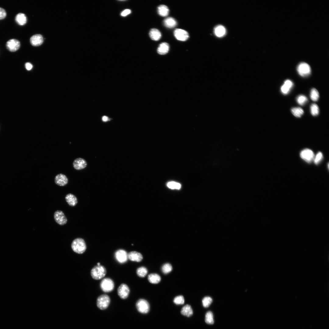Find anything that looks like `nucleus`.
<instances>
[{"label":"nucleus","instance_id":"1","mask_svg":"<svg viewBox=\"0 0 329 329\" xmlns=\"http://www.w3.org/2000/svg\"><path fill=\"white\" fill-rule=\"evenodd\" d=\"M71 247L74 252L79 254H81L85 251L87 247L84 240L79 238L73 241L71 244Z\"/></svg>","mask_w":329,"mask_h":329},{"label":"nucleus","instance_id":"2","mask_svg":"<svg viewBox=\"0 0 329 329\" xmlns=\"http://www.w3.org/2000/svg\"><path fill=\"white\" fill-rule=\"evenodd\" d=\"M106 273V268L101 265L95 266L92 268L90 272L92 277L96 280H99L104 278Z\"/></svg>","mask_w":329,"mask_h":329},{"label":"nucleus","instance_id":"3","mask_svg":"<svg viewBox=\"0 0 329 329\" xmlns=\"http://www.w3.org/2000/svg\"><path fill=\"white\" fill-rule=\"evenodd\" d=\"M115 284L113 281L109 278L103 279L101 281L100 287L104 292H111L114 289Z\"/></svg>","mask_w":329,"mask_h":329},{"label":"nucleus","instance_id":"4","mask_svg":"<svg viewBox=\"0 0 329 329\" xmlns=\"http://www.w3.org/2000/svg\"><path fill=\"white\" fill-rule=\"evenodd\" d=\"M110 302V299L108 295L105 294L101 295L97 298V305L101 310L106 309L108 306Z\"/></svg>","mask_w":329,"mask_h":329},{"label":"nucleus","instance_id":"5","mask_svg":"<svg viewBox=\"0 0 329 329\" xmlns=\"http://www.w3.org/2000/svg\"><path fill=\"white\" fill-rule=\"evenodd\" d=\"M136 306L138 311L142 313H147L150 310L148 302L144 299H140L136 302Z\"/></svg>","mask_w":329,"mask_h":329},{"label":"nucleus","instance_id":"6","mask_svg":"<svg viewBox=\"0 0 329 329\" xmlns=\"http://www.w3.org/2000/svg\"><path fill=\"white\" fill-rule=\"evenodd\" d=\"M297 71L300 75L302 77H307L311 73L310 66L307 63L302 62L298 66Z\"/></svg>","mask_w":329,"mask_h":329},{"label":"nucleus","instance_id":"7","mask_svg":"<svg viewBox=\"0 0 329 329\" xmlns=\"http://www.w3.org/2000/svg\"><path fill=\"white\" fill-rule=\"evenodd\" d=\"M54 218L55 221L60 225L66 224L67 219L63 212L60 210H57L54 214Z\"/></svg>","mask_w":329,"mask_h":329},{"label":"nucleus","instance_id":"8","mask_svg":"<svg viewBox=\"0 0 329 329\" xmlns=\"http://www.w3.org/2000/svg\"><path fill=\"white\" fill-rule=\"evenodd\" d=\"M115 257L119 263L123 264L127 262L128 259V253L125 250L119 249L115 251Z\"/></svg>","mask_w":329,"mask_h":329},{"label":"nucleus","instance_id":"9","mask_svg":"<svg viewBox=\"0 0 329 329\" xmlns=\"http://www.w3.org/2000/svg\"><path fill=\"white\" fill-rule=\"evenodd\" d=\"M301 157L308 163H310L314 160V155L313 152L310 149H305L300 153Z\"/></svg>","mask_w":329,"mask_h":329},{"label":"nucleus","instance_id":"10","mask_svg":"<svg viewBox=\"0 0 329 329\" xmlns=\"http://www.w3.org/2000/svg\"><path fill=\"white\" fill-rule=\"evenodd\" d=\"M129 292L130 289L129 287L124 283L121 284L117 289L118 295L122 299H126L129 295Z\"/></svg>","mask_w":329,"mask_h":329},{"label":"nucleus","instance_id":"11","mask_svg":"<svg viewBox=\"0 0 329 329\" xmlns=\"http://www.w3.org/2000/svg\"><path fill=\"white\" fill-rule=\"evenodd\" d=\"M175 37L178 40L185 41L189 37L188 33L186 30L180 29H176L174 32Z\"/></svg>","mask_w":329,"mask_h":329},{"label":"nucleus","instance_id":"12","mask_svg":"<svg viewBox=\"0 0 329 329\" xmlns=\"http://www.w3.org/2000/svg\"><path fill=\"white\" fill-rule=\"evenodd\" d=\"M20 43L18 40L12 39L9 40L6 43V47L7 49L11 52L17 51L19 48Z\"/></svg>","mask_w":329,"mask_h":329},{"label":"nucleus","instance_id":"13","mask_svg":"<svg viewBox=\"0 0 329 329\" xmlns=\"http://www.w3.org/2000/svg\"><path fill=\"white\" fill-rule=\"evenodd\" d=\"M54 181L55 183L57 185L60 186H64L68 184V179L65 175L61 173L58 174L55 176V178Z\"/></svg>","mask_w":329,"mask_h":329},{"label":"nucleus","instance_id":"14","mask_svg":"<svg viewBox=\"0 0 329 329\" xmlns=\"http://www.w3.org/2000/svg\"><path fill=\"white\" fill-rule=\"evenodd\" d=\"M73 165L74 169L76 170H81L86 167L87 165L86 161L81 158H76L74 161Z\"/></svg>","mask_w":329,"mask_h":329},{"label":"nucleus","instance_id":"15","mask_svg":"<svg viewBox=\"0 0 329 329\" xmlns=\"http://www.w3.org/2000/svg\"><path fill=\"white\" fill-rule=\"evenodd\" d=\"M128 259L131 261L136 262H140L143 259V256L140 253L132 251L128 253Z\"/></svg>","mask_w":329,"mask_h":329},{"label":"nucleus","instance_id":"16","mask_svg":"<svg viewBox=\"0 0 329 329\" xmlns=\"http://www.w3.org/2000/svg\"><path fill=\"white\" fill-rule=\"evenodd\" d=\"M43 41L42 36L40 34H36L33 35L30 39L31 44L34 46L40 45L43 43Z\"/></svg>","mask_w":329,"mask_h":329},{"label":"nucleus","instance_id":"17","mask_svg":"<svg viewBox=\"0 0 329 329\" xmlns=\"http://www.w3.org/2000/svg\"><path fill=\"white\" fill-rule=\"evenodd\" d=\"M65 199L67 203L70 206L74 207L78 203L76 197L72 194L69 193L67 194Z\"/></svg>","mask_w":329,"mask_h":329},{"label":"nucleus","instance_id":"18","mask_svg":"<svg viewBox=\"0 0 329 329\" xmlns=\"http://www.w3.org/2000/svg\"><path fill=\"white\" fill-rule=\"evenodd\" d=\"M293 85V83L291 80H286L284 82V84L281 87V92L284 94H287L289 92Z\"/></svg>","mask_w":329,"mask_h":329},{"label":"nucleus","instance_id":"19","mask_svg":"<svg viewBox=\"0 0 329 329\" xmlns=\"http://www.w3.org/2000/svg\"><path fill=\"white\" fill-rule=\"evenodd\" d=\"M149 35L150 38L154 41L159 40L161 37L160 32L157 29L153 28L149 32Z\"/></svg>","mask_w":329,"mask_h":329},{"label":"nucleus","instance_id":"20","mask_svg":"<svg viewBox=\"0 0 329 329\" xmlns=\"http://www.w3.org/2000/svg\"><path fill=\"white\" fill-rule=\"evenodd\" d=\"M169 48V45L168 43L163 42L159 45L157 49V52L160 55H165L168 52Z\"/></svg>","mask_w":329,"mask_h":329},{"label":"nucleus","instance_id":"21","mask_svg":"<svg viewBox=\"0 0 329 329\" xmlns=\"http://www.w3.org/2000/svg\"><path fill=\"white\" fill-rule=\"evenodd\" d=\"M164 25L166 27L172 28L174 27L177 25V22L173 18L168 17L166 18L163 21Z\"/></svg>","mask_w":329,"mask_h":329},{"label":"nucleus","instance_id":"22","mask_svg":"<svg viewBox=\"0 0 329 329\" xmlns=\"http://www.w3.org/2000/svg\"><path fill=\"white\" fill-rule=\"evenodd\" d=\"M15 20L18 24L23 26L26 23L27 19L26 16L24 14L20 13L16 16Z\"/></svg>","mask_w":329,"mask_h":329},{"label":"nucleus","instance_id":"23","mask_svg":"<svg viewBox=\"0 0 329 329\" xmlns=\"http://www.w3.org/2000/svg\"><path fill=\"white\" fill-rule=\"evenodd\" d=\"M181 313L184 316L189 317L193 314V310L190 305L186 304L181 309Z\"/></svg>","mask_w":329,"mask_h":329},{"label":"nucleus","instance_id":"24","mask_svg":"<svg viewBox=\"0 0 329 329\" xmlns=\"http://www.w3.org/2000/svg\"><path fill=\"white\" fill-rule=\"evenodd\" d=\"M149 281L152 284H156L159 283L161 280L160 276L157 274L152 273L149 274L148 276Z\"/></svg>","mask_w":329,"mask_h":329},{"label":"nucleus","instance_id":"25","mask_svg":"<svg viewBox=\"0 0 329 329\" xmlns=\"http://www.w3.org/2000/svg\"><path fill=\"white\" fill-rule=\"evenodd\" d=\"M157 12L158 14L161 16H166L168 14L169 9L168 7L163 5H159L157 8Z\"/></svg>","mask_w":329,"mask_h":329},{"label":"nucleus","instance_id":"26","mask_svg":"<svg viewBox=\"0 0 329 329\" xmlns=\"http://www.w3.org/2000/svg\"><path fill=\"white\" fill-rule=\"evenodd\" d=\"M214 32L217 36L220 37L224 35L226 33V30L224 27L220 25L217 26L215 28Z\"/></svg>","mask_w":329,"mask_h":329},{"label":"nucleus","instance_id":"27","mask_svg":"<svg viewBox=\"0 0 329 329\" xmlns=\"http://www.w3.org/2000/svg\"><path fill=\"white\" fill-rule=\"evenodd\" d=\"M148 270L143 266L138 267L136 270V273L138 276L141 278L144 277L147 274Z\"/></svg>","mask_w":329,"mask_h":329},{"label":"nucleus","instance_id":"28","mask_svg":"<svg viewBox=\"0 0 329 329\" xmlns=\"http://www.w3.org/2000/svg\"><path fill=\"white\" fill-rule=\"evenodd\" d=\"M291 111L293 115L296 117H300L304 113L303 110L300 107L292 108Z\"/></svg>","mask_w":329,"mask_h":329},{"label":"nucleus","instance_id":"29","mask_svg":"<svg viewBox=\"0 0 329 329\" xmlns=\"http://www.w3.org/2000/svg\"><path fill=\"white\" fill-rule=\"evenodd\" d=\"M205 321L208 324H212L214 323L213 315L210 311L207 312L205 315Z\"/></svg>","mask_w":329,"mask_h":329},{"label":"nucleus","instance_id":"30","mask_svg":"<svg viewBox=\"0 0 329 329\" xmlns=\"http://www.w3.org/2000/svg\"><path fill=\"white\" fill-rule=\"evenodd\" d=\"M319 94L317 90L315 88H312L310 91V97L314 101H317L319 97Z\"/></svg>","mask_w":329,"mask_h":329},{"label":"nucleus","instance_id":"31","mask_svg":"<svg viewBox=\"0 0 329 329\" xmlns=\"http://www.w3.org/2000/svg\"><path fill=\"white\" fill-rule=\"evenodd\" d=\"M172 267L171 265L168 263L164 264L161 268L162 271L164 274L170 273L172 271Z\"/></svg>","mask_w":329,"mask_h":329},{"label":"nucleus","instance_id":"32","mask_svg":"<svg viewBox=\"0 0 329 329\" xmlns=\"http://www.w3.org/2000/svg\"><path fill=\"white\" fill-rule=\"evenodd\" d=\"M310 111L313 116L318 115L319 113V108L318 105L315 104H312L310 106Z\"/></svg>","mask_w":329,"mask_h":329},{"label":"nucleus","instance_id":"33","mask_svg":"<svg viewBox=\"0 0 329 329\" xmlns=\"http://www.w3.org/2000/svg\"><path fill=\"white\" fill-rule=\"evenodd\" d=\"M167 186L172 189H179L181 187V184L175 182H170L167 184Z\"/></svg>","mask_w":329,"mask_h":329},{"label":"nucleus","instance_id":"34","mask_svg":"<svg viewBox=\"0 0 329 329\" xmlns=\"http://www.w3.org/2000/svg\"><path fill=\"white\" fill-rule=\"evenodd\" d=\"M296 100L298 103L301 105L305 104L308 101L307 98L305 96L302 95L298 96Z\"/></svg>","mask_w":329,"mask_h":329},{"label":"nucleus","instance_id":"35","mask_svg":"<svg viewBox=\"0 0 329 329\" xmlns=\"http://www.w3.org/2000/svg\"><path fill=\"white\" fill-rule=\"evenodd\" d=\"M212 302V298L209 296L204 297L202 300V304L204 307H208Z\"/></svg>","mask_w":329,"mask_h":329},{"label":"nucleus","instance_id":"36","mask_svg":"<svg viewBox=\"0 0 329 329\" xmlns=\"http://www.w3.org/2000/svg\"><path fill=\"white\" fill-rule=\"evenodd\" d=\"M184 299L183 296L179 295L175 297L174 299V302L177 305L183 304L184 303Z\"/></svg>","mask_w":329,"mask_h":329},{"label":"nucleus","instance_id":"37","mask_svg":"<svg viewBox=\"0 0 329 329\" xmlns=\"http://www.w3.org/2000/svg\"><path fill=\"white\" fill-rule=\"evenodd\" d=\"M323 158L322 153L320 152H319L315 156H314L313 160L314 163L316 164H318L321 161Z\"/></svg>","mask_w":329,"mask_h":329},{"label":"nucleus","instance_id":"38","mask_svg":"<svg viewBox=\"0 0 329 329\" xmlns=\"http://www.w3.org/2000/svg\"><path fill=\"white\" fill-rule=\"evenodd\" d=\"M6 13L5 10L0 7V20L4 19L6 16Z\"/></svg>","mask_w":329,"mask_h":329},{"label":"nucleus","instance_id":"39","mask_svg":"<svg viewBox=\"0 0 329 329\" xmlns=\"http://www.w3.org/2000/svg\"><path fill=\"white\" fill-rule=\"evenodd\" d=\"M131 11L129 9H126L122 11L121 13V15L123 16H125L130 13Z\"/></svg>","mask_w":329,"mask_h":329},{"label":"nucleus","instance_id":"40","mask_svg":"<svg viewBox=\"0 0 329 329\" xmlns=\"http://www.w3.org/2000/svg\"><path fill=\"white\" fill-rule=\"evenodd\" d=\"M26 68L28 70H30L32 68V65L29 62H27L25 64Z\"/></svg>","mask_w":329,"mask_h":329},{"label":"nucleus","instance_id":"41","mask_svg":"<svg viewBox=\"0 0 329 329\" xmlns=\"http://www.w3.org/2000/svg\"><path fill=\"white\" fill-rule=\"evenodd\" d=\"M102 120L104 122H107L108 121V119L107 117L104 116L102 117Z\"/></svg>","mask_w":329,"mask_h":329},{"label":"nucleus","instance_id":"42","mask_svg":"<svg viewBox=\"0 0 329 329\" xmlns=\"http://www.w3.org/2000/svg\"><path fill=\"white\" fill-rule=\"evenodd\" d=\"M97 264L98 265H101L100 263H99V262L97 263Z\"/></svg>","mask_w":329,"mask_h":329}]
</instances>
